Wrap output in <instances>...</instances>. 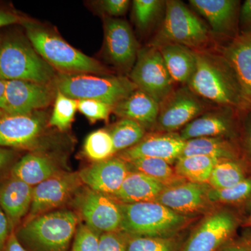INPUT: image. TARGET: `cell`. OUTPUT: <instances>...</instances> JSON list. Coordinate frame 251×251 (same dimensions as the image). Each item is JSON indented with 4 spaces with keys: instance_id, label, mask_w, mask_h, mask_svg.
<instances>
[{
    "instance_id": "2",
    "label": "cell",
    "mask_w": 251,
    "mask_h": 251,
    "mask_svg": "<svg viewBox=\"0 0 251 251\" xmlns=\"http://www.w3.org/2000/svg\"><path fill=\"white\" fill-rule=\"evenodd\" d=\"M80 218L64 208L25 220L15 230L27 251H69Z\"/></svg>"
},
{
    "instance_id": "41",
    "label": "cell",
    "mask_w": 251,
    "mask_h": 251,
    "mask_svg": "<svg viewBox=\"0 0 251 251\" xmlns=\"http://www.w3.org/2000/svg\"><path fill=\"white\" fill-rule=\"evenodd\" d=\"M17 161V153L11 149L0 148V180L9 174Z\"/></svg>"
},
{
    "instance_id": "40",
    "label": "cell",
    "mask_w": 251,
    "mask_h": 251,
    "mask_svg": "<svg viewBox=\"0 0 251 251\" xmlns=\"http://www.w3.org/2000/svg\"><path fill=\"white\" fill-rule=\"evenodd\" d=\"M128 239L129 236L122 231L100 234L99 251H126Z\"/></svg>"
},
{
    "instance_id": "17",
    "label": "cell",
    "mask_w": 251,
    "mask_h": 251,
    "mask_svg": "<svg viewBox=\"0 0 251 251\" xmlns=\"http://www.w3.org/2000/svg\"><path fill=\"white\" fill-rule=\"evenodd\" d=\"M210 186L185 181L175 186L166 187L156 202L166 206L181 215L196 217L198 214L207 213L213 209L208 199Z\"/></svg>"
},
{
    "instance_id": "29",
    "label": "cell",
    "mask_w": 251,
    "mask_h": 251,
    "mask_svg": "<svg viewBox=\"0 0 251 251\" xmlns=\"http://www.w3.org/2000/svg\"><path fill=\"white\" fill-rule=\"evenodd\" d=\"M220 161L214 157L194 155L178 158L174 167L176 173L186 181L208 184L213 169Z\"/></svg>"
},
{
    "instance_id": "48",
    "label": "cell",
    "mask_w": 251,
    "mask_h": 251,
    "mask_svg": "<svg viewBox=\"0 0 251 251\" xmlns=\"http://www.w3.org/2000/svg\"><path fill=\"white\" fill-rule=\"evenodd\" d=\"M244 228L245 229L243 231L241 239L251 251V227H244Z\"/></svg>"
},
{
    "instance_id": "27",
    "label": "cell",
    "mask_w": 251,
    "mask_h": 251,
    "mask_svg": "<svg viewBox=\"0 0 251 251\" xmlns=\"http://www.w3.org/2000/svg\"><path fill=\"white\" fill-rule=\"evenodd\" d=\"M194 155L220 160L242 159L237 141L224 137H203L186 140L179 158Z\"/></svg>"
},
{
    "instance_id": "11",
    "label": "cell",
    "mask_w": 251,
    "mask_h": 251,
    "mask_svg": "<svg viewBox=\"0 0 251 251\" xmlns=\"http://www.w3.org/2000/svg\"><path fill=\"white\" fill-rule=\"evenodd\" d=\"M187 85L175 89L161 104L152 131L175 133L207 110L209 104Z\"/></svg>"
},
{
    "instance_id": "23",
    "label": "cell",
    "mask_w": 251,
    "mask_h": 251,
    "mask_svg": "<svg viewBox=\"0 0 251 251\" xmlns=\"http://www.w3.org/2000/svg\"><path fill=\"white\" fill-rule=\"evenodd\" d=\"M66 170L49 155L31 151L18 160L9 175L34 186Z\"/></svg>"
},
{
    "instance_id": "13",
    "label": "cell",
    "mask_w": 251,
    "mask_h": 251,
    "mask_svg": "<svg viewBox=\"0 0 251 251\" xmlns=\"http://www.w3.org/2000/svg\"><path fill=\"white\" fill-rule=\"evenodd\" d=\"M46 117L41 112L0 117V148L34 150L45 131Z\"/></svg>"
},
{
    "instance_id": "14",
    "label": "cell",
    "mask_w": 251,
    "mask_h": 251,
    "mask_svg": "<svg viewBox=\"0 0 251 251\" xmlns=\"http://www.w3.org/2000/svg\"><path fill=\"white\" fill-rule=\"evenodd\" d=\"M50 85L30 81L6 80L1 112L4 115H28L46 108L52 102Z\"/></svg>"
},
{
    "instance_id": "21",
    "label": "cell",
    "mask_w": 251,
    "mask_h": 251,
    "mask_svg": "<svg viewBox=\"0 0 251 251\" xmlns=\"http://www.w3.org/2000/svg\"><path fill=\"white\" fill-rule=\"evenodd\" d=\"M216 50L228 63L251 105V30L239 31L232 39L218 44Z\"/></svg>"
},
{
    "instance_id": "22",
    "label": "cell",
    "mask_w": 251,
    "mask_h": 251,
    "mask_svg": "<svg viewBox=\"0 0 251 251\" xmlns=\"http://www.w3.org/2000/svg\"><path fill=\"white\" fill-rule=\"evenodd\" d=\"M33 188L9 174L0 180V208L14 232L30 210Z\"/></svg>"
},
{
    "instance_id": "49",
    "label": "cell",
    "mask_w": 251,
    "mask_h": 251,
    "mask_svg": "<svg viewBox=\"0 0 251 251\" xmlns=\"http://www.w3.org/2000/svg\"><path fill=\"white\" fill-rule=\"evenodd\" d=\"M6 82V80L0 77V117L3 116L2 112H1V104H2L3 98H4Z\"/></svg>"
},
{
    "instance_id": "28",
    "label": "cell",
    "mask_w": 251,
    "mask_h": 251,
    "mask_svg": "<svg viewBox=\"0 0 251 251\" xmlns=\"http://www.w3.org/2000/svg\"><path fill=\"white\" fill-rule=\"evenodd\" d=\"M130 171L138 172L156 179L166 187L185 182L173 165L158 158H141L126 161Z\"/></svg>"
},
{
    "instance_id": "25",
    "label": "cell",
    "mask_w": 251,
    "mask_h": 251,
    "mask_svg": "<svg viewBox=\"0 0 251 251\" xmlns=\"http://www.w3.org/2000/svg\"><path fill=\"white\" fill-rule=\"evenodd\" d=\"M165 188L166 186L148 175L130 171L120 189L110 197L122 204L156 202Z\"/></svg>"
},
{
    "instance_id": "32",
    "label": "cell",
    "mask_w": 251,
    "mask_h": 251,
    "mask_svg": "<svg viewBox=\"0 0 251 251\" xmlns=\"http://www.w3.org/2000/svg\"><path fill=\"white\" fill-rule=\"evenodd\" d=\"M108 130L111 135L116 154L135 146L148 133L138 122L125 118L114 124Z\"/></svg>"
},
{
    "instance_id": "43",
    "label": "cell",
    "mask_w": 251,
    "mask_h": 251,
    "mask_svg": "<svg viewBox=\"0 0 251 251\" xmlns=\"http://www.w3.org/2000/svg\"><path fill=\"white\" fill-rule=\"evenodd\" d=\"M239 31L251 30V0L241 5L239 18Z\"/></svg>"
},
{
    "instance_id": "7",
    "label": "cell",
    "mask_w": 251,
    "mask_h": 251,
    "mask_svg": "<svg viewBox=\"0 0 251 251\" xmlns=\"http://www.w3.org/2000/svg\"><path fill=\"white\" fill-rule=\"evenodd\" d=\"M248 216L233 206L216 205L193 229L180 251H217L233 240Z\"/></svg>"
},
{
    "instance_id": "6",
    "label": "cell",
    "mask_w": 251,
    "mask_h": 251,
    "mask_svg": "<svg viewBox=\"0 0 251 251\" xmlns=\"http://www.w3.org/2000/svg\"><path fill=\"white\" fill-rule=\"evenodd\" d=\"M56 90L75 100L92 99L111 107L128 97L138 87L125 76L62 74L54 80Z\"/></svg>"
},
{
    "instance_id": "1",
    "label": "cell",
    "mask_w": 251,
    "mask_h": 251,
    "mask_svg": "<svg viewBox=\"0 0 251 251\" xmlns=\"http://www.w3.org/2000/svg\"><path fill=\"white\" fill-rule=\"evenodd\" d=\"M196 67L188 87L215 106L239 110L250 108L228 63L215 49L195 51Z\"/></svg>"
},
{
    "instance_id": "8",
    "label": "cell",
    "mask_w": 251,
    "mask_h": 251,
    "mask_svg": "<svg viewBox=\"0 0 251 251\" xmlns=\"http://www.w3.org/2000/svg\"><path fill=\"white\" fill-rule=\"evenodd\" d=\"M55 77L53 68L25 41L14 38L7 39L0 46L1 79L50 85Z\"/></svg>"
},
{
    "instance_id": "19",
    "label": "cell",
    "mask_w": 251,
    "mask_h": 251,
    "mask_svg": "<svg viewBox=\"0 0 251 251\" xmlns=\"http://www.w3.org/2000/svg\"><path fill=\"white\" fill-rule=\"evenodd\" d=\"M104 30L105 52L109 60L124 70L132 69L140 50L128 23L123 20L108 18Z\"/></svg>"
},
{
    "instance_id": "5",
    "label": "cell",
    "mask_w": 251,
    "mask_h": 251,
    "mask_svg": "<svg viewBox=\"0 0 251 251\" xmlns=\"http://www.w3.org/2000/svg\"><path fill=\"white\" fill-rule=\"evenodd\" d=\"M25 27L34 50L52 68L64 74H107L99 61L77 50L49 29L31 23H25Z\"/></svg>"
},
{
    "instance_id": "20",
    "label": "cell",
    "mask_w": 251,
    "mask_h": 251,
    "mask_svg": "<svg viewBox=\"0 0 251 251\" xmlns=\"http://www.w3.org/2000/svg\"><path fill=\"white\" fill-rule=\"evenodd\" d=\"M129 172L126 162L115 155L105 161L94 162L78 174L84 186L112 196L121 187Z\"/></svg>"
},
{
    "instance_id": "16",
    "label": "cell",
    "mask_w": 251,
    "mask_h": 251,
    "mask_svg": "<svg viewBox=\"0 0 251 251\" xmlns=\"http://www.w3.org/2000/svg\"><path fill=\"white\" fill-rule=\"evenodd\" d=\"M189 4L207 21L216 37L227 41L239 34V0H190Z\"/></svg>"
},
{
    "instance_id": "38",
    "label": "cell",
    "mask_w": 251,
    "mask_h": 251,
    "mask_svg": "<svg viewBox=\"0 0 251 251\" xmlns=\"http://www.w3.org/2000/svg\"><path fill=\"white\" fill-rule=\"evenodd\" d=\"M100 233L80 223L74 238L71 251H99Z\"/></svg>"
},
{
    "instance_id": "30",
    "label": "cell",
    "mask_w": 251,
    "mask_h": 251,
    "mask_svg": "<svg viewBox=\"0 0 251 251\" xmlns=\"http://www.w3.org/2000/svg\"><path fill=\"white\" fill-rule=\"evenodd\" d=\"M251 175V168L242 159L221 160L214 166L208 181L214 189L230 188Z\"/></svg>"
},
{
    "instance_id": "46",
    "label": "cell",
    "mask_w": 251,
    "mask_h": 251,
    "mask_svg": "<svg viewBox=\"0 0 251 251\" xmlns=\"http://www.w3.org/2000/svg\"><path fill=\"white\" fill-rule=\"evenodd\" d=\"M219 251H251L249 247L243 242L242 239L232 240L221 248Z\"/></svg>"
},
{
    "instance_id": "42",
    "label": "cell",
    "mask_w": 251,
    "mask_h": 251,
    "mask_svg": "<svg viewBox=\"0 0 251 251\" xmlns=\"http://www.w3.org/2000/svg\"><path fill=\"white\" fill-rule=\"evenodd\" d=\"M129 4L128 0H104L101 1V7L110 16L118 17L126 13Z\"/></svg>"
},
{
    "instance_id": "45",
    "label": "cell",
    "mask_w": 251,
    "mask_h": 251,
    "mask_svg": "<svg viewBox=\"0 0 251 251\" xmlns=\"http://www.w3.org/2000/svg\"><path fill=\"white\" fill-rule=\"evenodd\" d=\"M21 21H22L21 18L14 13L0 10V27L15 24V23L21 22Z\"/></svg>"
},
{
    "instance_id": "33",
    "label": "cell",
    "mask_w": 251,
    "mask_h": 251,
    "mask_svg": "<svg viewBox=\"0 0 251 251\" xmlns=\"http://www.w3.org/2000/svg\"><path fill=\"white\" fill-rule=\"evenodd\" d=\"M84 154L94 162L105 161L116 155L111 135L108 130L91 133L84 143Z\"/></svg>"
},
{
    "instance_id": "37",
    "label": "cell",
    "mask_w": 251,
    "mask_h": 251,
    "mask_svg": "<svg viewBox=\"0 0 251 251\" xmlns=\"http://www.w3.org/2000/svg\"><path fill=\"white\" fill-rule=\"evenodd\" d=\"M237 143L241 158L251 168V107L241 112Z\"/></svg>"
},
{
    "instance_id": "34",
    "label": "cell",
    "mask_w": 251,
    "mask_h": 251,
    "mask_svg": "<svg viewBox=\"0 0 251 251\" xmlns=\"http://www.w3.org/2000/svg\"><path fill=\"white\" fill-rule=\"evenodd\" d=\"M54 108L49 120V125L59 130H67L74 120L77 110V100L68 97L56 90Z\"/></svg>"
},
{
    "instance_id": "18",
    "label": "cell",
    "mask_w": 251,
    "mask_h": 251,
    "mask_svg": "<svg viewBox=\"0 0 251 251\" xmlns=\"http://www.w3.org/2000/svg\"><path fill=\"white\" fill-rule=\"evenodd\" d=\"M185 145L186 141L181 138L178 132L150 131L135 146L117 153L116 156L125 161L152 158L164 160L175 165Z\"/></svg>"
},
{
    "instance_id": "26",
    "label": "cell",
    "mask_w": 251,
    "mask_h": 251,
    "mask_svg": "<svg viewBox=\"0 0 251 251\" xmlns=\"http://www.w3.org/2000/svg\"><path fill=\"white\" fill-rule=\"evenodd\" d=\"M175 82L187 85L196 67V52L186 46L166 44L156 48Z\"/></svg>"
},
{
    "instance_id": "35",
    "label": "cell",
    "mask_w": 251,
    "mask_h": 251,
    "mask_svg": "<svg viewBox=\"0 0 251 251\" xmlns=\"http://www.w3.org/2000/svg\"><path fill=\"white\" fill-rule=\"evenodd\" d=\"M179 236L168 237H129L126 251H180Z\"/></svg>"
},
{
    "instance_id": "24",
    "label": "cell",
    "mask_w": 251,
    "mask_h": 251,
    "mask_svg": "<svg viewBox=\"0 0 251 251\" xmlns=\"http://www.w3.org/2000/svg\"><path fill=\"white\" fill-rule=\"evenodd\" d=\"M159 107V103L154 99L138 88L114 105L112 112L121 119H129L138 122L147 131H152L158 118Z\"/></svg>"
},
{
    "instance_id": "39",
    "label": "cell",
    "mask_w": 251,
    "mask_h": 251,
    "mask_svg": "<svg viewBox=\"0 0 251 251\" xmlns=\"http://www.w3.org/2000/svg\"><path fill=\"white\" fill-rule=\"evenodd\" d=\"M112 109L110 105L99 100L92 99L77 100V110L92 122L100 120L107 121Z\"/></svg>"
},
{
    "instance_id": "44",
    "label": "cell",
    "mask_w": 251,
    "mask_h": 251,
    "mask_svg": "<svg viewBox=\"0 0 251 251\" xmlns=\"http://www.w3.org/2000/svg\"><path fill=\"white\" fill-rule=\"evenodd\" d=\"M9 220L0 208V251H4L10 234L12 232Z\"/></svg>"
},
{
    "instance_id": "12",
    "label": "cell",
    "mask_w": 251,
    "mask_h": 251,
    "mask_svg": "<svg viewBox=\"0 0 251 251\" xmlns=\"http://www.w3.org/2000/svg\"><path fill=\"white\" fill-rule=\"evenodd\" d=\"M72 205L80 220L99 233L120 231L122 218L120 204L110 196L84 186Z\"/></svg>"
},
{
    "instance_id": "4",
    "label": "cell",
    "mask_w": 251,
    "mask_h": 251,
    "mask_svg": "<svg viewBox=\"0 0 251 251\" xmlns=\"http://www.w3.org/2000/svg\"><path fill=\"white\" fill-rule=\"evenodd\" d=\"M120 204V231L129 237H173L196 219L177 214L157 202Z\"/></svg>"
},
{
    "instance_id": "47",
    "label": "cell",
    "mask_w": 251,
    "mask_h": 251,
    "mask_svg": "<svg viewBox=\"0 0 251 251\" xmlns=\"http://www.w3.org/2000/svg\"><path fill=\"white\" fill-rule=\"evenodd\" d=\"M4 251H27L18 240L14 231L11 232Z\"/></svg>"
},
{
    "instance_id": "50",
    "label": "cell",
    "mask_w": 251,
    "mask_h": 251,
    "mask_svg": "<svg viewBox=\"0 0 251 251\" xmlns=\"http://www.w3.org/2000/svg\"><path fill=\"white\" fill-rule=\"evenodd\" d=\"M242 227H251V208L250 211H249V214H248L247 218H246L245 221H244V224H243Z\"/></svg>"
},
{
    "instance_id": "15",
    "label": "cell",
    "mask_w": 251,
    "mask_h": 251,
    "mask_svg": "<svg viewBox=\"0 0 251 251\" xmlns=\"http://www.w3.org/2000/svg\"><path fill=\"white\" fill-rule=\"evenodd\" d=\"M241 112L230 107L214 106L178 133L185 141L203 137H224L237 141Z\"/></svg>"
},
{
    "instance_id": "10",
    "label": "cell",
    "mask_w": 251,
    "mask_h": 251,
    "mask_svg": "<svg viewBox=\"0 0 251 251\" xmlns=\"http://www.w3.org/2000/svg\"><path fill=\"white\" fill-rule=\"evenodd\" d=\"M83 186L78 172L65 171L51 176L34 186L30 210L25 220L66 208Z\"/></svg>"
},
{
    "instance_id": "36",
    "label": "cell",
    "mask_w": 251,
    "mask_h": 251,
    "mask_svg": "<svg viewBox=\"0 0 251 251\" xmlns=\"http://www.w3.org/2000/svg\"><path fill=\"white\" fill-rule=\"evenodd\" d=\"M166 1L135 0L133 1V16L137 26L142 30L149 29L165 12Z\"/></svg>"
},
{
    "instance_id": "31",
    "label": "cell",
    "mask_w": 251,
    "mask_h": 251,
    "mask_svg": "<svg viewBox=\"0 0 251 251\" xmlns=\"http://www.w3.org/2000/svg\"><path fill=\"white\" fill-rule=\"evenodd\" d=\"M208 199L211 204L233 206L247 211L251 208V175L237 184L225 189L209 188Z\"/></svg>"
},
{
    "instance_id": "3",
    "label": "cell",
    "mask_w": 251,
    "mask_h": 251,
    "mask_svg": "<svg viewBox=\"0 0 251 251\" xmlns=\"http://www.w3.org/2000/svg\"><path fill=\"white\" fill-rule=\"evenodd\" d=\"M216 36L197 15L179 0L166 1L164 17L150 46L178 44L195 51L215 49Z\"/></svg>"
},
{
    "instance_id": "9",
    "label": "cell",
    "mask_w": 251,
    "mask_h": 251,
    "mask_svg": "<svg viewBox=\"0 0 251 251\" xmlns=\"http://www.w3.org/2000/svg\"><path fill=\"white\" fill-rule=\"evenodd\" d=\"M130 79L139 90L148 94L159 105L175 90V82L159 50L150 46L138 52Z\"/></svg>"
}]
</instances>
